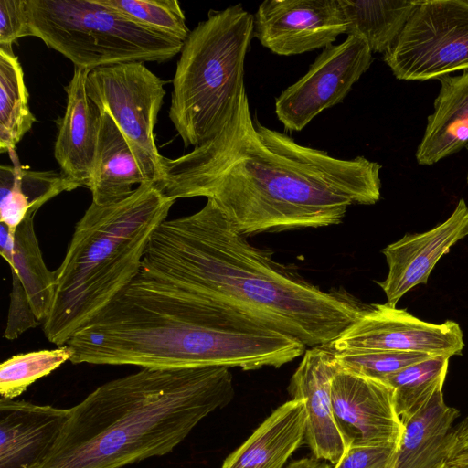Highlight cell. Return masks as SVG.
<instances>
[{"mask_svg": "<svg viewBox=\"0 0 468 468\" xmlns=\"http://www.w3.org/2000/svg\"><path fill=\"white\" fill-rule=\"evenodd\" d=\"M346 35L364 38L372 53H386L394 44L420 1L338 0Z\"/></svg>", "mask_w": 468, "mask_h": 468, "instance_id": "cell-24", "label": "cell"}, {"mask_svg": "<svg viewBox=\"0 0 468 468\" xmlns=\"http://www.w3.org/2000/svg\"><path fill=\"white\" fill-rule=\"evenodd\" d=\"M383 59L403 80L468 69V0L420 1Z\"/></svg>", "mask_w": 468, "mask_h": 468, "instance_id": "cell-9", "label": "cell"}, {"mask_svg": "<svg viewBox=\"0 0 468 468\" xmlns=\"http://www.w3.org/2000/svg\"><path fill=\"white\" fill-rule=\"evenodd\" d=\"M253 16L254 37L281 56L324 48L346 33L338 0H265Z\"/></svg>", "mask_w": 468, "mask_h": 468, "instance_id": "cell-12", "label": "cell"}, {"mask_svg": "<svg viewBox=\"0 0 468 468\" xmlns=\"http://www.w3.org/2000/svg\"><path fill=\"white\" fill-rule=\"evenodd\" d=\"M441 468H468V464L445 463Z\"/></svg>", "mask_w": 468, "mask_h": 468, "instance_id": "cell-36", "label": "cell"}, {"mask_svg": "<svg viewBox=\"0 0 468 468\" xmlns=\"http://www.w3.org/2000/svg\"><path fill=\"white\" fill-rule=\"evenodd\" d=\"M305 426L304 405L292 399L274 410L221 468H284L304 441Z\"/></svg>", "mask_w": 468, "mask_h": 468, "instance_id": "cell-19", "label": "cell"}, {"mask_svg": "<svg viewBox=\"0 0 468 468\" xmlns=\"http://www.w3.org/2000/svg\"><path fill=\"white\" fill-rule=\"evenodd\" d=\"M71 357L72 351L67 345L11 356L0 366L1 398L16 399L32 383L70 361Z\"/></svg>", "mask_w": 468, "mask_h": 468, "instance_id": "cell-27", "label": "cell"}, {"mask_svg": "<svg viewBox=\"0 0 468 468\" xmlns=\"http://www.w3.org/2000/svg\"><path fill=\"white\" fill-rule=\"evenodd\" d=\"M448 463L468 464V452H463L448 462Z\"/></svg>", "mask_w": 468, "mask_h": 468, "instance_id": "cell-35", "label": "cell"}, {"mask_svg": "<svg viewBox=\"0 0 468 468\" xmlns=\"http://www.w3.org/2000/svg\"><path fill=\"white\" fill-rule=\"evenodd\" d=\"M90 70L74 67L65 87L67 105L56 120L58 133L54 156L60 172L79 186L89 188L97 149L100 111L87 92Z\"/></svg>", "mask_w": 468, "mask_h": 468, "instance_id": "cell-18", "label": "cell"}, {"mask_svg": "<svg viewBox=\"0 0 468 468\" xmlns=\"http://www.w3.org/2000/svg\"><path fill=\"white\" fill-rule=\"evenodd\" d=\"M399 444L351 443L331 468H395Z\"/></svg>", "mask_w": 468, "mask_h": 468, "instance_id": "cell-30", "label": "cell"}, {"mask_svg": "<svg viewBox=\"0 0 468 468\" xmlns=\"http://www.w3.org/2000/svg\"><path fill=\"white\" fill-rule=\"evenodd\" d=\"M325 462L316 459L315 457H305L292 462L284 468H331Z\"/></svg>", "mask_w": 468, "mask_h": 468, "instance_id": "cell-34", "label": "cell"}, {"mask_svg": "<svg viewBox=\"0 0 468 468\" xmlns=\"http://www.w3.org/2000/svg\"><path fill=\"white\" fill-rule=\"evenodd\" d=\"M146 183L125 137L105 112H100L97 149L89 189L92 203L108 205L129 197Z\"/></svg>", "mask_w": 468, "mask_h": 468, "instance_id": "cell-22", "label": "cell"}, {"mask_svg": "<svg viewBox=\"0 0 468 468\" xmlns=\"http://www.w3.org/2000/svg\"><path fill=\"white\" fill-rule=\"evenodd\" d=\"M66 345L73 364L142 368L280 367L306 350L292 335L140 274Z\"/></svg>", "mask_w": 468, "mask_h": 468, "instance_id": "cell-3", "label": "cell"}, {"mask_svg": "<svg viewBox=\"0 0 468 468\" xmlns=\"http://www.w3.org/2000/svg\"><path fill=\"white\" fill-rule=\"evenodd\" d=\"M87 92L125 137L146 183L157 186L163 155L154 127L165 95L164 81L143 62L121 63L90 71Z\"/></svg>", "mask_w": 468, "mask_h": 468, "instance_id": "cell-8", "label": "cell"}, {"mask_svg": "<svg viewBox=\"0 0 468 468\" xmlns=\"http://www.w3.org/2000/svg\"><path fill=\"white\" fill-rule=\"evenodd\" d=\"M467 151H468V144L465 145ZM467 182H468V174H467Z\"/></svg>", "mask_w": 468, "mask_h": 468, "instance_id": "cell-37", "label": "cell"}, {"mask_svg": "<svg viewBox=\"0 0 468 468\" xmlns=\"http://www.w3.org/2000/svg\"><path fill=\"white\" fill-rule=\"evenodd\" d=\"M468 235V207L460 199L452 215L435 228L406 234L382 250L388 266L386 279L378 282L387 303L396 307L399 299L419 284L427 283L439 260Z\"/></svg>", "mask_w": 468, "mask_h": 468, "instance_id": "cell-15", "label": "cell"}, {"mask_svg": "<svg viewBox=\"0 0 468 468\" xmlns=\"http://www.w3.org/2000/svg\"><path fill=\"white\" fill-rule=\"evenodd\" d=\"M326 346L335 353L391 351L451 357L462 354L464 343L454 321L431 324L405 309L375 303Z\"/></svg>", "mask_w": 468, "mask_h": 468, "instance_id": "cell-11", "label": "cell"}, {"mask_svg": "<svg viewBox=\"0 0 468 468\" xmlns=\"http://www.w3.org/2000/svg\"><path fill=\"white\" fill-rule=\"evenodd\" d=\"M449 358L432 356L399 370L383 381L393 389L395 408L402 423L423 408L436 391L442 389Z\"/></svg>", "mask_w": 468, "mask_h": 468, "instance_id": "cell-26", "label": "cell"}, {"mask_svg": "<svg viewBox=\"0 0 468 468\" xmlns=\"http://www.w3.org/2000/svg\"><path fill=\"white\" fill-rule=\"evenodd\" d=\"M129 19L150 29L166 34L183 42L190 30L176 0H97Z\"/></svg>", "mask_w": 468, "mask_h": 468, "instance_id": "cell-28", "label": "cell"}, {"mask_svg": "<svg viewBox=\"0 0 468 468\" xmlns=\"http://www.w3.org/2000/svg\"><path fill=\"white\" fill-rule=\"evenodd\" d=\"M69 415V409L0 399V468H37Z\"/></svg>", "mask_w": 468, "mask_h": 468, "instance_id": "cell-17", "label": "cell"}, {"mask_svg": "<svg viewBox=\"0 0 468 468\" xmlns=\"http://www.w3.org/2000/svg\"><path fill=\"white\" fill-rule=\"evenodd\" d=\"M247 237L207 199L197 212L160 224L138 274L292 335L306 347L329 344L368 306L344 289L322 290Z\"/></svg>", "mask_w": 468, "mask_h": 468, "instance_id": "cell-2", "label": "cell"}, {"mask_svg": "<svg viewBox=\"0 0 468 468\" xmlns=\"http://www.w3.org/2000/svg\"><path fill=\"white\" fill-rule=\"evenodd\" d=\"M338 367L326 345L305 350L292 376L288 390L301 399L306 413L305 441L314 457L335 465L349 443L341 431L332 406L331 382Z\"/></svg>", "mask_w": 468, "mask_h": 468, "instance_id": "cell-14", "label": "cell"}, {"mask_svg": "<svg viewBox=\"0 0 468 468\" xmlns=\"http://www.w3.org/2000/svg\"><path fill=\"white\" fill-rule=\"evenodd\" d=\"M176 201L144 183L119 202H91L55 271V294L43 322L50 343L66 345L132 282L153 234Z\"/></svg>", "mask_w": 468, "mask_h": 468, "instance_id": "cell-5", "label": "cell"}, {"mask_svg": "<svg viewBox=\"0 0 468 468\" xmlns=\"http://www.w3.org/2000/svg\"><path fill=\"white\" fill-rule=\"evenodd\" d=\"M32 37L90 71L129 62H165L184 42L97 0H26Z\"/></svg>", "mask_w": 468, "mask_h": 468, "instance_id": "cell-7", "label": "cell"}, {"mask_svg": "<svg viewBox=\"0 0 468 468\" xmlns=\"http://www.w3.org/2000/svg\"><path fill=\"white\" fill-rule=\"evenodd\" d=\"M254 16L242 5L210 11L183 44L168 116L186 146L197 147L231 120L244 84Z\"/></svg>", "mask_w": 468, "mask_h": 468, "instance_id": "cell-6", "label": "cell"}, {"mask_svg": "<svg viewBox=\"0 0 468 468\" xmlns=\"http://www.w3.org/2000/svg\"><path fill=\"white\" fill-rule=\"evenodd\" d=\"M331 400L349 444L399 443L404 425L387 383L338 367L331 382Z\"/></svg>", "mask_w": 468, "mask_h": 468, "instance_id": "cell-13", "label": "cell"}, {"mask_svg": "<svg viewBox=\"0 0 468 468\" xmlns=\"http://www.w3.org/2000/svg\"><path fill=\"white\" fill-rule=\"evenodd\" d=\"M13 165L0 166V223L15 235L30 214L65 191L79 187L56 170H31L20 165L16 151L9 153Z\"/></svg>", "mask_w": 468, "mask_h": 468, "instance_id": "cell-23", "label": "cell"}, {"mask_svg": "<svg viewBox=\"0 0 468 468\" xmlns=\"http://www.w3.org/2000/svg\"><path fill=\"white\" fill-rule=\"evenodd\" d=\"M34 214L18 226L14 236L12 289L4 336L18 338L44 322L56 287L55 271L48 269L34 229Z\"/></svg>", "mask_w": 468, "mask_h": 468, "instance_id": "cell-16", "label": "cell"}, {"mask_svg": "<svg viewBox=\"0 0 468 468\" xmlns=\"http://www.w3.org/2000/svg\"><path fill=\"white\" fill-rule=\"evenodd\" d=\"M457 409L444 402L442 389L403 422L395 468H441L449 461V437Z\"/></svg>", "mask_w": 468, "mask_h": 468, "instance_id": "cell-21", "label": "cell"}, {"mask_svg": "<svg viewBox=\"0 0 468 468\" xmlns=\"http://www.w3.org/2000/svg\"><path fill=\"white\" fill-rule=\"evenodd\" d=\"M29 36L26 0H0V48L13 51L17 39Z\"/></svg>", "mask_w": 468, "mask_h": 468, "instance_id": "cell-31", "label": "cell"}, {"mask_svg": "<svg viewBox=\"0 0 468 468\" xmlns=\"http://www.w3.org/2000/svg\"><path fill=\"white\" fill-rule=\"evenodd\" d=\"M441 90L416 151L420 165H431L468 144V69L439 77Z\"/></svg>", "mask_w": 468, "mask_h": 468, "instance_id": "cell-20", "label": "cell"}, {"mask_svg": "<svg viewBox=\"0 0 468 468\" xmlns=\"http://www.w3.org/2000/svg\"><path fill=\"white\" fill-rule=\"evenodd\" d=\"M14 236L4 224L0 223V252L9 267L13 262Z\"/></svg>", "mask_w": 468, "mask_h": 468, "instance_id": "cell-33", "label": "cell"}, {"mask_svg": "<svg viewBox=\"0 0 468 468\" xmlns=\"http://www.w3.org/2000/svg\"><path fill=\"white\" fill-rule=\"evenodd\" d=\"M372 51L359 37L347 36L317 56L308 71L275 100V114L288 131L300 132L323 111L341 102L368 69Z\"/></svg>", "mask_w": 468, "mask_h": 468, "instance_id": "cell-10", "label": "cell"}, {"mask_svg": "<svg viewBox=\"0 0 468 468\" xmlns=\"http://www.w3.org/2000/svg\"><path fill=\"white\" fill-rule=\"evenodd\" d=\"M380 169L364 156L335 158L262 125L244 88L217 135L179 157L163 156L157 187L176 200H212L249 236L341 223L351 205L379 200Z\"/></svg>", "mask_w": 468, "mask_h": 468, "instance_id": "cell-1", "label": "cell"}, {"mask_svg": "<svg viewBox=\"0 0 468 468\" xmlns=\"http://www.w3.org/2000/svg\"><path fill=\"white\" fill-rule=\"evenodd\" d=\"M334 353L339 368L381 381L411 364L432 356L421 353L391 351Z\"/></svg>", "mask_w": 468, "mask_h": 468, "instance_id": "cell-29", "label": "cell"}, {"mask_svg": "<svg viewBox=\"0 0 468 468\" xmlns=\"http://www.w3.org/2000/svg\"><path fill=\"white\" fill-rule=\"evenodd\" d=\"M229 369L142 368L99 386L69 409L37 468H122L171 452L232 400Z\"/></svg>", "mask_w": 468, "mask_h": 468, "instance_id": "cell-4", "label": "cell"}, {"mask_svg": "<svg viewBox=\"0 0 468 468\" xmlns=\"http://www.w3.org/2000/svg\"><path fill=\"white\" fill-rule=\"evenodd\" d=\"M23 68L13 51L0 48V153L16 151L37 121L28 104Z\"/></svg>", "mask_w": 468, "mask_h": 468, "instance_id": "cell-25", "label": "cell"}, {"mask_svg": "<svg viewBox=\"0 0 468 468\" xmlns=\"http://www.w3.org/2000/svg\"><path fill=\"white\" fill-rule=\"evenodd\" d=\"M448 452L449 461L463 452H468V417L452 429Z\"/></svg>", "mask_w": 468, "mask_h": 468, "instance_id": "cell-32", "label": "cell"}]
</instances>
